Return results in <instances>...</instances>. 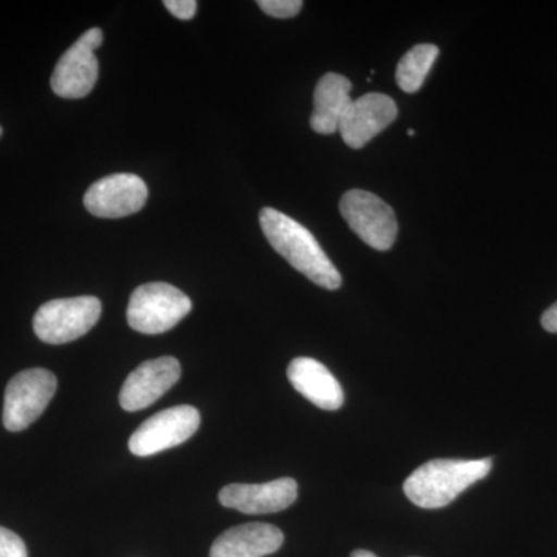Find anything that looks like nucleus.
<instances>
[{
    "label": "nucleus",
    "mask_w": 557,
    "mask_h": 557,
    "mask_svg": "<svg viewBox=\"0 0 557 557\" xmlns=\"http://www.w3.org/2000/svg\"><path fill=\"white\" fill-rule=\"evenodd\" d=\"M58 380L50 370L28 369L11 379L3 401V426L10 432L25 431L57 394Z\"/></svg>",
    "instance_id": "obj_5"
},
{
    "label": "nucleus",
    "mask_w": 557,
    "mask_h": 557,
    "mask_svg": "<svg viewBox=\"0 0 557 557\" xmlns=\"http://www.w3.org/2000/svg\"><path fill=\"white\" fill-rule=\"evenodd\" d=\"M350 557H379L375 553L368 552V549H357V552L351 553Z\"/></svg>",
    "instance_id": "obj_21"
},
{
    "label": "nucleus",
    "mask_w": 557,
    "mask_h": 557,
    "mask_svg": "<svg viewBox=\"0 0 557 557\" xmlns=\"http://www.w3.org/2000/svg\"><path fill=\"white\" fill-rule=\"evenodd\" d=\"M0 557H28L24 541L9 528L0 527Z\"/></svg>",
    "instance_id": "obj_18"
},
{
    "label": "nucleus",
    "mask_w": 557,
    "mask_h": 557,
    "mask_svg": "<svg viewBox=\"0 0 557 557\" xmlns=\"http://www.w3.org/2000/svg\"><path fill=\"white\" fill-rule=\"evenodd\" d=\"M298 498V483L295 479L282 478L273 482L249 485L233 483L222 487L219 500L223 507L237 509L244 515H270L284 511Z\"/></svg>",
    "instance_id": "obj_12"
},
{
    "label": "nucleus",
    "mask_w": 557,
    "mask_h": 557,
    "mask_svg": "<svg viewBox=\"0 0 557 557\" xmlns=\"http://www.w3.org/2000/svg\"><path fill=\"white\" fill-rule=\"evenodd\" d=\"M193 302L185 293L166 282L139 285L127 306V322L145 335H160L188 317Z\"/></svg>",
    "instance_id": "obj_3"
},
{
    "label": "nucleus",
    "mask_w": 557,
    "mask_h": 557,
    "mask_svg": "<svg viewBox=\"0 0 557 557\" xmlns=\"http://www.w3.org/2000/svg\"><path fill=\"white\" fill-rule=\"evenodd\" d=\"M258 5L269 16L288 20V17L298 16L304 3L300 0H260Z\"/></svg>",
    "instance_id": "obj_17"
},
{
    "label": "nucleus",
    "mask_w": 557,
    "mask_h": 557,
    "mask_svg": "<svg viewBox=\"0 0 557 557\" xmlns=\"http://www.w3.org/2000/svg\"><path fill=\"white\" fill-rule=\"evenodd\" d=\"M493 468V458L454 460L437 458L417 468L406 479V497L420 508L448 507L465 490L486 478Z\"/></svg>",
    "instance_id": "obj_2"
},
{
    "label": "nucleus",
    "mask_w": 557,
    "mask_h": 557,
    "mask_svg": "<svg viewBox=\"0 0 557 557\" xmlns=\"http://www.w3.org/2000/svg\"><path fill=\"white\" fill-rule=\"evenodd\" d=\"M284 544V533L270 523H245L215 539L209 557H265Z\"/></svg>",
    "instance_id": "obj_14"
},
{
    "label": "nucleus",
    "mask_w": 557,
    "mask_h": 557,
    "mask_svg": "<svg viewBox=\"0 0 557 557\" xmlns=\"http://www.w3.org/2000/svg\"><path fill=\"white\" fill-rule=\"evenodd\" d=\"M163 5L171 14L182 21L193 20L197 13L196 0H164Z\"/></svg>",
    "instance_id": "obj_19"
},
{
    "label": "nucleus",
    "mask_w": 557,
    "mask_h": 557,
    "mask_svg": "<svg viewBox=\"0 0 557 557\" xmlns=\"http://www.w3.org/2000/svg\"><path fill=\"white\" fill-rule=\"evenodd\" d=\"M0 137H2V127H0Z\"/></svg>",
    "instance_id": "obj_23"
},
{
    "label": "nucleus",
    "mask_w": 557,
    "mask_h": 557,
    "mask_svg": "<svg viewBox=\"0 0 557 557\" xmlns=\"http://www.w3.org/2000/svg\"><path fill=\"white\" fill-rule=\"evenodd\" d=\"M408 135H409V137H413V135H416V132H413V129H409Z\"/></svg>",
    "instance_id": "obj_22"
},
{
    "label": "nucleus",
    "mask_w": 557,
    "mask_h": 557,
    "mask_svg": "<svg viewBox=\"0 0 557 557\" xmlns=\"http://www.w3.org/2000/svg\"><path fill=\"white\" fill-rule=\"evenodd\" d=\"M398 108L384 94L362 95L351 101L339 124V134L348 148L361 149L397 120Z\"/></svg>",
    "instance_id": "obj_11"
},
{
    "label": "nucleus",
    "mask_w": 557,
    "mask_h": 557,
    "mask_svg": "<svg viewBox=\"0 0 557 557\" xmlns=\"http://www.w3.org/2000/svg\"><path fill=\"white\" fill-rule=\"evenodd\" d=\"M287 376L292 386L318 408L338 410L344 405V391L339 381L317 359H293Z\"/></svg>",
    "instance_id": "obj_13"
},
{
    "label": "nucleus",
    "mask_w": 557,
    "mask_h": 557,
    "mask_svg": "<svg viewBox=\"0 0 557 557\" xmlns=\"http://www.w3.org/2000/svg\"><path fill=\"white\" fill-rule=\"evenodd\" d=\"M180 376L182 366L177 358L161 357L143 362L121 387V408L127 412L149 408L177 383Z\"/></svg>",
    "instance_id": "obj_10"
},
{
    "label": "nucleus",
    "mask_w": 557,
    "mask_h": 557,
    "mask_svg": "<svg viewBox=\"0 0 557 557\" xmlns=\"http://www.w3.org/2000/svg\"><path fill=\"white\" fill-rule=\"evenodd\" d=\"M148 197V186L138 175L113 174L87 189L84 205L97 218L121 219L141 211Z\"/></svg>",
    "instance_id": "obj_9"
},
{
    "label": "nucleus",
    "mask_w": 557,
    "mask_h": 557,
    "mask_svg": "<svg viewBox=\"0 0 557 557\" xmlns=\"http://www.w3.org/2000/svg\"><path fill=\"white\" fill-rule=\"evenodd\" d=\"M200 426V412L193 406L182 405L150 417L132 434L129 449L138 457L156 456L175 448L196 434Z\"/></svg>",
    "instance_id": "obj_8"
},
{
    "label": "nucleus",
    "mask_w": 557,
    "mask_h": 557,
    "mask_svg": "<svg viewBox=\"0 0 557 557\" xmlns=\"http://www.w3.org/2000/svg\"><path fill=\"white\" fill-rule=\"evenodd\" d=\"M259 222L271 247L276 249L293 269L309 277L319 287H341L343 277L339 271L306 226L274 208H263Z\"/></svg>",
    "instance_id": "obj_1"
},
{
    "label": "nucleus",
    "mask_w": 557,
    "mask_h": 557,
    "mask_svg": "<svg viewBox=\"0 0 557 557\" xmlns=\"http://www.w3.org/2000/svg\"><path fill=\"white\" fill-rule=\"evenodd\" d=\"M351 83L338 73H327L319 79L314 89L313 113H311V129L321 135H332L339 132V124L347 109L350 108Z\"/></svg>",
    "instance_id": "obj_15"
},
{
    "label": "nucleus",
    "mask_w": 557,
    "mask_h": 557,
    "mask_svg": "<svg viewBox=\"0 0 557 557\" xmlns=\"http://www.w3.org/2000/svg\"><path fill=\"white\" fill-rule=\"evenodd\" d=\"M101 302L95 296L54 299L36 311L33 329L42 343H72L89 333L101 317Z\"/></svg>",
    "instance_id": "obj_4"
},
{
    "label": "nucleus",
    "mask_w": 557,
    "mask_h": 557,
    "mask_svg": "<svg viewBox=\"0 0 557 557\" xmlns=\"http://www.w3.org/2000/svg\"><path fill=\"white\" fill-rule=\"evenodd\" d=\"M541 322L542 327L547 330V332L557 333V302L553 304V306L542 314Z\"/></svg>",
    "instance_id": "obj_20"
},
{
    "label": "nucleus",
    "mask_w": 557,
    "mask_h": 557,
    "mask_svg": "<svg viewBox=\"0 0 557 557\" xmlns=\"http://www.w3.org/2000/svg\"><path fill=\"white\" fill-rule=\"evenodd\" d=\"M100 28H90L58 61L51 75V89L65 100H79L87 97L97 86L100 62L95 50L102 44Z\"/></svg>",
    "instance_id": "obj_7"
},
{
    "label": "nucleus",
    "mask_w": 557,
    "mask_h": 557,
    "mask_svg": "<svg viewBox=\"0 0 557 557\" xmlns=\"http://www.w3.org/2000/svg\"><path fill=\"white\" fill-rule=\"evenodd\" d=\"M339 209L347 225L369 247L379 251L394 247L398 234L397 215L379 196L351 189L344 194Z\"/></svg>",
    "instance_id": "obj_6"
},
{
    "label": "nucleus",
    "mask_w": 557,
    "mask_h": 557,
    "mask_svg": "<svg viewBox=\"0 0 557 557\" xmlns=\"http://www.w3.org/2000/svg\"><path fill=\"white\" fill-rule=\"evenodd\" d=\"M438 53V47L434 44H420L410 49L398 62L397 73H395L399 89L406 94H416L420 90L429 72L434 67Z\"/></svg>",
    "instance_id": "obj_16"
}]
</instances>
